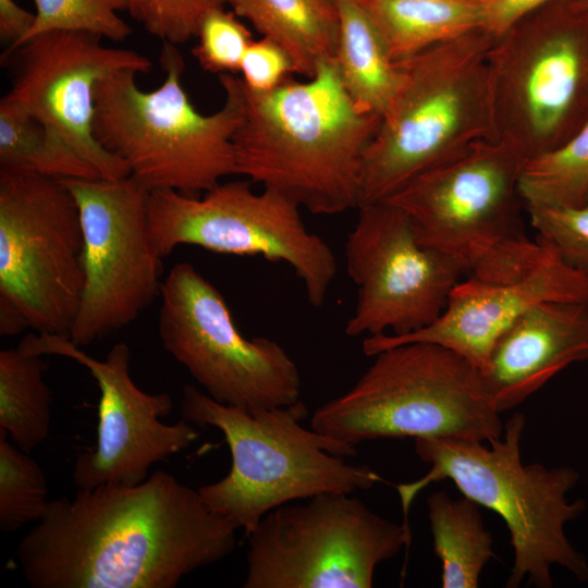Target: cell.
I'll return each instance as SVG.
<instances>
[{"instance_id":"cell-27","label":"cell","mask_w":588,"mask_h":588,"mask_svg":"<svg viewBox=\"0 0 588 588\" xmlns=\"http://www.w3.org/2000/svg\"><path fill=\"white\" fill-rule=\"evenodd\" d=\"M47 481L39 464L26 451L9 442L0 429V529L12 534L39 522L49 501Z\"/></svg>"},{"instance_id":"cell-25","label":"cell","mask_w":588,"mask_h":588,"mask_svg":"<svg viewBox=\"0 0 588 588\" xmlns=\"http://www.w3.org/2000/svg\"><path fill=\"white\" fill-rule=\"evenodd\" d=\"M42 355L20 347L0 351V429L28 452L50 433L51 392Z\"/></svg>"},{"instance_id":"cell-33","label":"cell","mask_w":588,"mask_h":588,"mask_svg":"<svg viewBox=\"0 0 588 588\" xmlns=\"http://www.w3.org/2000/svg\"><path fill=\"white\" fill-rule=\"evenodd\" d=\"M482 30L494 38L552 0H481Z\"/></svg>"},{"instance_id":"cell-17","label":"cell","mask_w":588,"mask_h":588,"mask_svg":"<svg viewBox=\"0 0 588 588\" xmlns=\"http://www.w3.org/2000/svg\"><path fill=\"white\" fill-rule=\"evenodd\" d=\"M88 32L53 30L8 49L2 59L12 69V83L1 99L36 118L91 163L102 179L131 175L127 164L95 139V87L119 71L147 73L150 60L128 49L108 47Z\"/></svg>"},{"instance_id":"cell-15","label":"cell","mask_w":588,"mask_h":588,"mask_svg":"<svg viewBox=\"0 0 588 588\" xmlns=\"http://www.w3.org/2000/svg\"><path fill=\"white\" fill-rule=\"evenodd\" d=\"M348 233L346 271L357 286V304L345 333L406 335L434 322L450 294L468 273L454 257L426 246L409 217L382 200L360 206Z\"/></svg>"},{"instance_id":"cell-29","label":"cell","mask_w":588,"mask_h":588,"mask_svg":"<svg viewBox=\"0 0 588 588\" xmlns=\"http://www.w3.org/2000/svg\"><path fill=\"white\" fill-rule=\"evenodd\" d=\"M125 10L145 29L172 45L197 36L204 17L224 0H124Z\"/></svg>"},{"instance_id":"cell-13","label":"cell","mask_w":588,"mask_h":588,"mask_svg":"<svg viewBox=\"0 0 588 588\" xmlns=\"http://www.w3.org/2000/svg\"><path fill=\"white\" fill-rule=\"evenodd\" d=\"M79 210L85 282L70 340L82 347L135 321L160 294L150 192L133 176L64 179Z\"/></svg>"},{"instance_id":"cell-9","label":"cell","mask_w":588,"mask_h":588,"mask_svg":"<svg viewBox=\"0 0 588 588\" xmlns=\"http://www.w3.org/2000/svg\"><path fill=\"white\" fill-rule=\"evenodd\" d=\"M84 235L62 180L0 172V334L70 335L83 287Z\"/></svg>"},{"instance_id":"cell-10","label":"cell","mask_w":588,"mask_h":588,"mask_svg":"<svg viewBox=\"0 0 588 588\" xmlns=\"http://www.w3.org/2000/svg\"><path fill=\"white\" fill-rule=\"evenodd\" d=\"M247 538L244 588H370L412 535L352 493L322 492L273 509Z\"/></svg>"},{"instance_id":"cell-21","label":"cell","mask_w":588,"mask_h":588,"mask_svg":"<svg viewBox=\"0 0 588 588\" xmlns=\"http://www.w3.org/2000/svg\"><path fill=\"white\" fill-rule=\"evenodd\" d=\"M339 37L334 64L342 85L362 109L382 117L403 83L376 25L358 0H336Z\"/></svg>"},{"instance_id":"cell-4","label":"cell","mask_w":588,"mask_h":588,"mask_svg":"<svg viewBox=\"0 0 588 588\" xmlns=\"http://www.w3.org/2000/svg\"><path fill=\"white\" fill-rule=\"evenodd\" d=\"M160 63L166 78L150 91L138 87V73L131 70L96 84L93 134L149 191L196 196L236 174L233 137L244 119L242 81L221 74L224 103L201 114L183 88L185 63L175 45L163 42Z\"/></svg>"},{"instance_id":"cell-26","label":"cell","mask_w":588,"mask_h":588,"mask_svg":"<svg viewBox=\"0 0 588 588\" xmlns=\"http://www.w3.org/2000/svg\"><path fill=\"white\" fill-rule=\"evenodd\" d=\"M519 193L526 206L587 204L588 123L560 147L526 162Z\"/></svg>"},{"instance_id":"cell-30","label":"cell","mask_w":588,"mask_h":588,"mask_svg":"<svg viewBox=\"0 0 588 588\" xmlns=\"http://www.w3.org/2000/svg\"><path fill=\"white\" fill-rule=\"evenodd\" d=\"M197 37L194 57L204 70L220 75L240 71L242 59L253 41L252 33L235 13L226 12L222 7L212 9L204 17Z\"/></svg>"},{"instance_id":"cell-23","label":"cell","mask_w":588,"mask_h":588,"mask_svg":"<svg viewBox=\"0 0 588 588\" xmlns=\"http://www.w3.org/2000/svg\"><path fill=\"white\" fill-rule=\"evenodd\" d=\"M427 506L442 587L477 588L482 568L494 558L480 505L465 495L453 499L437 491L427 498Z\"/></svg>"},{"instance_id":"cell-36","label":"cell","mask_w":588,"mask_h":588,"mask_svg":"<svg viewBox=\"0 0 588 588\" xmlns=\"http://www.w3.org/2000/svg\"><path fill=\"white\" fill-rule=\"evenodd\" d=\"M330 1H332L333 3H335L336 0H330Z\"/></svg>"},{"instance_id":"cell-37","label":"cell","mask_w":588,"mask_h":588,"mask_svg":"<svg viewBox=\"0 0 588 588\" xmlns=\"http://www.w3.org/2000/svg\"><path fill=\"white\" fill-rule=\"evenodd\" d=\"M587 203H588V197H587Z\"/></svg>"},{"instance_id":"cell-34","label":"cell","mask_w":588,"mask_h":588,"mask_svg":"<svg viewBox=\"0 0 588 588\" xmlns=\"http://www.w3.org/2000/svg\"><path fill=\"white\" fill-rule=\"evenodd\" d=\"M35 17V13L24 10L13 0H0V38L10 45L9 49L16 48L24 41Z\"/></svg>"},{"instance_id":"cell-31","label":"cell","mask_w":588,"mask_h":588,"mask_svg":"<svg viewBox=\"0 0 588 588\" xmlns=\"http://www.w3.org/2000/svg\"><path fill=\"white\" fill-rule=\"evenodd\" d=\"M531 225L562 258L588 275V203L580 207L528 205Z\"/></svg>"},{"instance_id":"cell-12","label":"cell","mask_w":588,"mask_h":588,"mask_svg":"<svg viewBox=\"0 0 588 588\" xmlns=\"http://www.w3.org/2000/svg\"><path fill=\"white\" fill-rule=\"evenodd\" d=\"M250 183H219L203 197L151 191L149 217L157 253L163 258L187 244L285 261L303 281L309 304L321 306L338 269L331 247L306 229L296 203L269 188L257 194Z\"/></svg>"},{"instance_id":"cell-2","label":"cell","mask_w":588,"mask_h":588,"mask_svg":"<svg viewBox=\"0 0 588 588\" xmlns=\"http://www.w3.org/2000/svg\"><path fill=\"white\" fill-rule=\"evenodd\" d=\"M242 89L244 119L233 137L236 174L315 215L359 208L363 161L381 117L354 102L334 60L306 82L290 78L254 91L242 81Z\"/></svg>"},{"instance_id":"cell-3","label":"cell","mask_w":588,"mask_h":588,"mask_svg":"<svg viewBox=\"0 0 588 588\" xmlns=\"http://www.w3.org/2000/svg\"><path fill=\"white\" fill-rule=\"evenodd\" d=\"M525 424L523 414H513L503 427V439L489 445L465 439L416 438V453L430 469L421 478L395 487L403 523L408 525L409 507L420 491L450 479L463 495L492 510L506 524L514 553L506 588L518 587L525 578L537 588H551L553 565L586 581L587 560L565 535V524L586 510L583 499H567L579 474L568 466L524 464L520 440Z\"/></svg>"},{"instance_id":"cell-22","label":"cell","mask_w":588,"mask_h":588,"mask_svg":"<svg viewBox=\"0 0 588 588\" xmlns=\"http://www.w3.org/2000/svg\"><path fill=\"white\" fill-rule=\"evenodd\" d=\"M394 62L482 30L481 0H358Z\"/></svg>"},{"instance_id":"cell-35","label":"cell","mask_w":588,"mask_h":588,"mask_svg":"<svg viewBox=\"0 0 588 588\" xmlns=\"http://www.w3.org/2000/svg\"><path fill=\"white\" fill-rule=\"evenodd\" d=\"M578 1H580V2H583V3H585V4L588 5V0H578Z\"/></svg>"},{"instance_id":"cell-19","label":"cell","mask_w":588,"mask_h":588,"mask_svg":"<svg viewBox=\"0 0 588 588\" xmlns=\"http://www.w3.org/2000/svg\"><path fill=\"white\" fill-rule=\"evenodd\" d=\"M588 360V307L568 302L538 304L494 343L480 371L498 413L510 411L574 363Z\"/></svg>"},{"instance_id":"cell-24","label":"cell","mask_w":588,"mask_h":588,"mask_svg":"<svg viewBox=\"0 0 588 588\" xmlns=\"http://www.w3.org/2000/svg\"><path fill=\"white\" fill-rule=\"evenodd\" d=\"M0 172L99 179L98 170L36 118L0 101Z\"/></svg>"},{"instance_id":"cell-6","label":"cell","mask_w":588,"mask_h":588,"mask_svg":"<svg viewBox=\"0 0 588 588\" xmlns=\"http://www.w3.org/2000/svg\"><path fill=\"white\" fill-rule=\"evenodd\" d=\"M493 40L476 30L397 62L403 83L366 150L360 206L390 198L476 142L498 139L488 61Z\"/></svg>"},{"instance_id":"cell-32","label":"cell","mask_w":588,"mask_h":588,"mask_svg":"<svg viewBox=\"0 0 588 588\" xmlns=\"http://www.w3.org/2000/svg\"><path fill=\"white\" fill-rule=\"evenodd\" d=\"M244 85L254 91L272 90L295 73L287 53L273 41L261 38L253 40L240 66Z\"/></svg>"},{"instance_id":"cell-18","label":"cell","mask_w":588,"mask_h":588,"mask_svg":"<svg viewBox=\"0 0 588 588\" xmlns=\"http://www.w3.org/2000/svg\"><path fill=\"white\" fill-rule=\"evenodd\" d=\"M546 302L588 307V275L569 266L552 243L538 262L506 278L489 280L469 274L454 286L434 322L406 335H370L363 341V351L375 356L403 343H434L481 371L500 335L528 309Z\"/></svg>"},{"instance_id":"cell-1","label":"cell","mask_w":588,"mask_h":588,"mask_svg":"<svg viewBox=\"0 0 588 588\" xmlns=\"http://www.w3.org/2000/svg\"><path fill=\"white\" fill-rule=\"evenodd\" d=\"M37 523L16 550L34 588H173L236 546L237 528L163 470L49 501Z\"/></svg>"},{"instance_id":"cell-8","label":"cell","mask_w":588,"mask_h":588,"mask_svg":"<svg viewBox=\"0 0 588 588\" xmlns=\"http://www.w3.org/2000/svg\"><path fill=\"white\" fill-rule=\"evenodd\" d=\"M497 137L528 159L588 123V5L552 0L495 37L488 56Z\"/></svg>"},{"instance_id":"cell-28","label":"cell","mask_w":588,"mask_h":588,"mask_svg":"<svg viewBox=\"0 0 588 588\" xmlns=\"http://www.w3.org/2000/svg\"><path fill=\"white\" fill-rule=\"evenodd\" d=\"M35 22L24 42L53 30L88 32L114 41L126 39L131 26L118 15L124 0H33ZM21 44V45H22ZM20 45V46H21Z\"/></svg>"},{"instance_id":"cell-11","label":"cell","mask_w":588,"mask_h":588,"mask_svg":"<svg viewBox=\"0 0 588 588\" xmlns=\"http://www.w3.org/2000/svg\"><path fill=\"white\" fill-rule=\"evenodd\" d=\"M160 296V341L210 397L250 413L301 401L294 360L271 339L244 336L224 297L192 264L172 267Z\"/></svg>"},{"instance_id":"cell-20","label":"cell","mask_w":588,"mask_h":588,"mask_svg":"<svg viewBox=\"0 0 588 588\" xmlns=\"http://www.w3.org/2000/svg\"><path fill=\"white\" fill-rule=\"evenodd\" d=\"M281 47L293 62L295 73L309 78L319 66L334 60L339 37V15L330 0H224Z\"/></svg>"},{"instance_id":"cell-7","label":"cell","mask_w":588,"mask_h":588,"mask_svg":"<svg viewBox=\"0 0 588 588\" xmlns=\"http://www.w3.org/2000/svg\"><path fill=\"white\" fill-rule=\"evenodd\" d=\"M311 428L356 446L384 438H454L492 442L503 434L480 371L434 343L380 351L356 383L319 406Z\"/></svg>"},{"instance_id":"cell-14","label":"cell","mask_w":588,"mask_h":588,"mask_svg":"<svg viewBox=\"0 0 588 588\" xmlns=\"http://www.w3.org/2000/svg\"><path fill=\"white\" fill-rule=\"evenodd\" d=\"M528 160L504 139L479 140L385 200L409 217L420 243L460 260L469 273L526 235L519 179Z\"/></svg>"},{"instance_id":"cell-5","label":"cell","mask_w":588,"mask_h":588,"mask_svg":"<svg viewBox=\"0 0 588 588\" xmlns=\"http://www.w3.org/2000/svg\"><path fill=\"white\" fill-rule=\"evenodd\" d=\"M183 419L219 429L232 465L222 479L201 486L206 506L249 536L273 509L322 492L368 490L383 479L345 457L356 448L302 426L308 415L302 401L247 412L222 404L195 387L183 388Z\"/></svg>"},{"instance_id":"cell-16","label":"cell","mask_w":588,"mask_h":588,"mask_svg":"<svg viewBox=\"0 0 588 588\" xmlns=\"http://www.w3.org/2000/svg\"><path fill=\"white\" fill-rule=\"evenodd\" d=\"M20 347L38 355H59L84 366L96 380L100 399L96 446L81 453L72 479L78 489L105 483L133 486L149 468L191 445L199 432L182 419L173 425L159 418L172 411L167 393H146L132 380L131 351L117 343L105 360L89 356L69 336L29 333Z\"/></svg>"}]
</instances>
